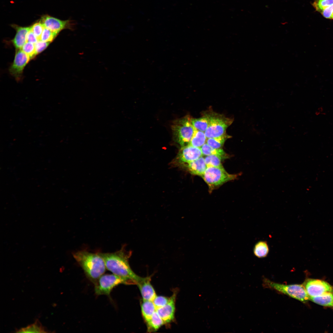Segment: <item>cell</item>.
<instances>
[{
    "label": "cell",
    "instance_id": "cell-1",
    "mask_svg": "<svg viewBox=\"0 0 333 333\" xmlns=\"http://www.w3.org/2000/svg\"><path fill=\"white\" fill-rule=\"evenodd\" d=\"M123 246L120 250L113 253H99L105 263L106 269L113 274L126 279L137 285L142 278L131 269L129 260L132 254Z\"/></svg>",
    "mask_w": 333,
    "mask_h": 333
},
{
    "label": "cell",
    "instance_id": "cell-2",
    "mask_svg": "<svg viewBox=\"0 0 333 333\" xmlns=\"http://www.w3.org/2000/svg\"><path fill=\"white\" fill-rule=\"evenodd\" d=\"M72 255L87 277L94 284L105 272L106 268L105 262L99 253L82 250L74 253Z\"/></svg>",
    "mask_w": 333,
    "mask_h": 333
},
{
    "label": "cell",
    "instance_id": "cell-3",
    "mask_svg": "<svg viewBox=\"0 0 333 333\" xmlns=\"http://www.w3.org/2000/svg\"><path fill=\"white\" fill-rule=\"evenodd\" d=\"M191 118L185 116L174 121L171 125L174 140L181 147L188 145L192 137L195 128Z\"/></svg>",
    "mask_w": 333,
    "mask_h": 333
},
{
    "label": "cell",
    "instance_id": "cell-4",
    "mask_svg": "<svg viewBox=\"0 0 333 333\" xmlns=\"http://www.w3.org/2000/svg\"><path fill=\"white\" fill-rule=\"evenodd\" d=\"M263 284L267 288L273 289L304 303L309 299L303 284H283L266 278H264Z\"/></svg>",
    "mask_w": 333,
    "mask_h": 333
},
{
    "label": "cell",
    "instance_id": "cell-5",
    "mask_svg": "<svg viewBox=\"0 0 333 333\" xmlns=\"http://www.w3.org/2000/svg\"><path fill=\"white\" fill-rule=\"evenodd\" d=\"M206 115L209 119L208 127L204 132L207 138H216L225 134L227 128L233 121L231 119L215 113Z\"/></svg>",
    "mask_w": 333,
    "mask_h": 333
},
{
    "label": "cell",
    "instance_id": "cell-6",
    "mask_svg": "<svg viewBox=\"0 0 333 333\" xmlns=\"http://www.w3.org/2000/svg\"><path fill=\"white\" fill-rule=\"evenodd\" d=\"M201 176L209 187L212 189L235 179L237 175L229 174L222 166L207 167Z\"/></svg>",
    "mask_w": 333,
    "mask_h": 333
},
{
    "label": "cell",
    "instance_id": "cell-7",
    "mask_svg": "<svg viewBox=\"0 0 333 333\" xmlns=\"http://www.w3.org/2000/svg\"><path fill=\"white\" fill-rule=\"evenodd\" d=\"M121 284H133L130 280L115 274H103L95 284V292L97 295H109L113 288Z\"/></svg>",
    "mask_w": 333,
    "mask_h": 333
},
{
    "label": "cell",
    "instance_id": "cell-8",
    "mask_svg": "<svg viewBox=\"0 0 333 333\" xmlns=\"http://www.w3.org/2000/svg\"><path fill=\"white\" fill-rule=\"evenodd\" d=\"M40 21L45 27L57 34L65 29L74 30L76 25L74 21L62 20L47 15L43 16Z\"/></svg>",
    "mask_w": 333,
    "mask_h": 333
},
{
    "label": "cell",
    "instance_id": "cell-9",
    "mask_svg": "<svg viewBox=\"0 0 333 333\" xmlns=\"http://www.w3.org/2000/svg\"><path fill=\"white\" fill-rule=\"evenodd\" d=\"M303 285L309 298L319 296L328 292H333V286L320 280L307 279Z\"/></svg>",
    "mask_w": 333,
    "mask_h": 333
},
{
    "label": "cell",
    "instance_id": "cell-10",
    "mask_svg": "<svg viewBox=\"0 0 333 333\" xmlns=\"http://www.w3.org/2000/svg\"><path fill=\"white\" fill-rule=\"evenodd\" d=\"M31 59L21 49L16 51L13 62L9 69L10 74L18 81L22 76L23 70Z\"/></svg>",
    "mask_w": 333,
    "mask_h": 333
},
{
    "label": "cell",
    "instance_id": "cell-11",
    "mask_svg": "<svg viewBox=\"0 0 333 333\" xmlns=\"http://www.w3.org/2000/svg\"><path fill=\"white\" fill-rule=\"evenodd\" d=\"M203 155L200 148L195 147L189 145L181 147L177 159L179 163H187L194 161Z\"/></svg>",
    "mask_w": 333,
    "mask_h": 333
},
{
    "label": "cell",
    "instance_id": "cell-12",
    "mask_svg": "<svg viewBox=\"0 0 333 333\" xmlns=\"http://www.w3.org/2000/svg\"><path fill=\"white\" fill-rule=\"evenodd\" d=\"M176 294V291H175L166 305L156 309V311L165 323L170 322L174 318Z\"/></svg>",
    "mask_w": 333,
    "mask_h": 333
},
{
    "label": "cell",
    "instance_id": "cell-13",
    "mask_svg": "<svg viewBox=\"0 0 333 333\" xmlns=\"http://www.w3.org/2000/svg\"><path fill=\"white\" fill-rule=\"evenodd\" d=\"M143 300L153 301L157 296L150 277L142 278L137 284Z\"/></svg>",
    "mask_w": 333,
    "mask_h": 333
},
{
    "label": "cell",
    "instance_id": "cell-14",
    "mask_svg": "<svg viewBox=\"0 0 333 333\" xmlns=\"http://www.w3.org/2000/svg\"><path fill=\"white\" fill-rule=\"evenodd\" d=\"M12 26L16 30V34L11 42L16 50L21 49L27 42V35L31 27H22L16 25Z\"/></svg>",
    "mask_w": 333,
    "mask_h": 333
},
{
    "label": "cell",
    "instance_id": "cell-15",
    "mask_svg": "<svg viewBox=\"0 0 333 333\" xmlns=\"http://www.w3.org/2000/svg\"><path fill=\"white\" fill-rule=\"evenodd\" d=\"M184 165L191 173L201 176L203 175L207 168L204 158L202 156Z\"/></svg>",
    "mask_w": 333,
    "mask_h": 333
},
{
    "label": "cell",
    "instance_id": "cell-16",
    "mask_svg": "<svg viewBox=\"0 0 333 333\" xmlns=\"http://www.w3.org/2000/svg\"><path fill=\"white\" fill-rule=\"evenodd\" d=\"M309 299L321 306L333 307V292H328L319 296L310 297Z\"/></svg>",
    "mask_w": 333,
    "mask_h": 333
},
{
    "label": "cell",
    "instance_id": "cell-17",
    "mask_svg": "<svg viewBox=\"0 0 333 333\" xmlns=\"http://www.w3.org/2000/svg\"><path fill=\"white\" fill-rule=\"evenodd\" d=\"M141 308L142 316L146 322L149 320L156 310L153 301L149 300H143Z\"/></svg>",
    "mask_w": 333,
    "mask_h": 333
},
{
    "label": "cell",
    "instance_id": "cell-18",
    "mask_svg": "<svg viewBox=\"0 0 333 333\" xmlns=\"http://www.w3.org/2000/svg\"><path fill=\"white\" fill-rule=\"evenodd\" d=\"M207 139L204 132L195 128L192 137L189 145L195 147L200 148L206 143Z\"/></svg>",
    "mask_w": 333,
    "mask_h": 333
},
{
    "label": "cell",
    "instance_id": "cell-19",
    "mask_svg": "<svg viewBox=\"0 0 333 333\" xmlns=\"http://www.w3.org/2000/svg\"><path fill=\"white\" fill-rule=\"evenodd\" d=\"M200 148L203 155H216L220 156L223 159L227 157V154L222 149L212 148L206 143L204 144Z\"/></svg>",
    "mask_w": 333,
    "mask_h": 333
},
{
    "label": "cell",
    "instance_id": "cell-20",
    "mask_svg": "<svg viewBox=\"0 0 333 333\" xmlns=\"http://www.w3.org/2000/svg\"><path fill=\"white\" fill-rule=\"evenodd\" d=\"M191 123L196 130L204 132L209 124V119L206 115L199 118H191Z\"/></svg>",
    "mask_w": 333,
    "mask_h": 333
},
{
    "label": "cell",
    "instance_id": "cell-21",
    "mask_svg": "<svg viewBox=\"0 0 333 333\" xmlns=\"http://www.w3.org/2000/svg\"><path fill=\"white\" fill-rule=\"evenodd\" d=\"M269 252L268 245L265 241H260L255 245L253 252L255 255L258 258L266 257Z\"/></svg>",
    "mask_w": 333,
    "mask_h": 333
},
{
    "label": "cell",
    "instance_id": "cell-22",
    "mask_svg": "<svg viewBox=\"0 0 333 333\" xmlns=\"http://www.w3.org/2000/svg\"><path fill=\"white\" fill-rule=\"evenodd\" d=\"M146 323L149 331L157 330L165 323L156 311Z\"/></svg>",
    "mask_w": 333,
    "mask_h": 333
},
{
    "label": "cell",
    "instance_id": "cell-23",
    "mask_svg": "<svg viewBox=\"0 0 333 333\" xmlns=\"http://www.w3.org/2000/svg\"><path fill=\"white\" fill-rule=\"evenodd\" d=\"M17 332L22 333H46L47 332L38 320L26 327L17 330Z\"/></svg>",
    "mask_w": 333,
    "mask_h": 333
},
{
    "label": "cell",
    "instance_id": "cell-24",
    "mask_svg": "<svg viewBox=\"0 0 333 333\" xmlns=\"http://www.w3.org/2000/svg\"><path fill=\"white\" fill-rule=\"evenodd\" d=\"M230 136L226 134L217 137L207 138L206 143L211 147L216 148H221L224 145L225 142Z\"/></svg>",
    "mask_w": 333,
    "mask_h": 333
},
{
    "label": "cell",
    "instance_id": "cell-25",
    "mask_svg": "<svg viewBox=\"0 0 333 333\" xmlns=\"http://www.w3.org/2000/svg\"><path fill=\"white\" fill-rule=\"evenodd\" d=\"M223 159L220 156L214 155L206 156L204 158L207 167L222 166L221 161Z\"/></svg>",
    "mask_w": 333,
    "mask_h": 333
},
{
    "label": "cell",
    "instance_id": "cell-26",
    "mask_svg": "<svg viewBox=\"0 0 333 333\" xmlns=\"http://www.w3.org/2000/svg\"><path fill=\"white\" fill-rule=\"evenodd\" d=\"M333 4V0H315L312 4L316 10L320 13Z\"/></svg>",
    "mask_w": 333,
    "mask_h": 333
},
{
    "label": "cell",
    "instance_id": "cell-27",
    "mask_svg": "<svg viewBox=\"0 0 333 333\" xmlns=\"http://www.w3.org/2000/svg\"><path fill=\"white\" fill-rule=\"evenodd\" d=\"M58 34L45 27L41 35L40 40L46 42H51Z\"/></svg>",
    "mask_w": 333,
    "mask_h": 333
},
{
    "label": "cell",
    "instance_id": "cell-28",
    "mask_svg": "<svg viewBox=\"0 0 333 333\" xmlns=\"http://www.w3.org/2000/svg\"><path fill=\"white\" fill-rule=\"evenodd\" d=\"M21 49L28 55L31 59L34 58L36 55L35 44L31 43L26 42Z\"/></svg>",
    "mask_w": 333,
    "mask_h": 333
},
{
    "label": "cell",
    "instance_id": "cell-29",
    "mask_svg": "<svg viewBox=\"0 0 333 333\" xmlns=\"http://www.w3.org/2000/svg\"><path fill=\"white\" fill-rule=\"evenodd\" d=\"M31 30L37 38L38 41L40 40L41 37L44 27L40 22H36L31 27Z\"/></svg>",
    "mask_w": 333,
    "mask_h": 333
},
{
    "label": "cell",
    "instance_id": "cell-30",
    "mask_svg": "<svg viewBox=\"0 0 333 333\" xmlns=\"http://www.w3.org/2000/svg\"><path fill=\"white\" fill-rule=\"evenodd\" d=\"M169 299V298L166 297L162 296H156L153 302L157 309L164 306L168 302Z\"/></svg>",
    "mask_w": 333,
    "mask_h": 333
},
{
    "label": "cell",
    "instance_id": "cell-31",
    "mask_svg": "<svg viewBox=\"0 0 333 333\" xmlns=\"http://www.w3.org/2000/svg\"><path fill=\"white\" fill-rule=\"evenodd\" d=\"M51 42L38 41L35 44L36 55L44 51L49 45Z\"/></svg>",
    "mask_w": 333,
    "mask_h": 333
},
{
    "label": "cell",
    "instance_id": "cell-32",
    "mask_svg": "<svg viewBox=\"0 0 333 333\" xmlns=\"http://www.w3.org/2000/svg\"><path fill=\"white\" fill-rule=\"evenodd\" d=\"M320 13L326 18L333 19V4L326 8Z\"/></svg>",
    "mask_w": 333,
    "mask_h": 333
},
{
    "label": "cell",
    "instance_id": "cell-33",
    "mask_svg": "<svg viewBox=\"0 0 333 333\" xmlns=\"http://www.w3.org/2000/svg\"><path fill=\"white\" fill-rule=\"evenodd\" d=\"M38 41L37 38L31 29L27 35V42H29L35 44Z\"/></svg>",
    "mask_w": 333,
    "mask_h": 333
}]
</instances>
